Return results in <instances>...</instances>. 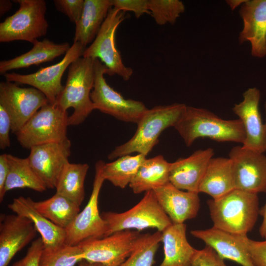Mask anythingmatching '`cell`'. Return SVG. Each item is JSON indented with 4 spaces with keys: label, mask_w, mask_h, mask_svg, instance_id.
Masks as SVG:
<instances>
[{
    "label": "cell",
    "mask_w": 266,
    "mask_h": 266,
    "mask_svg": "<svg viewBox=\"0 0 266 266\" xmlns=\"http://www.w3.org/2000/svg\"><path fill=\"white\" fill-rule=\"evenodd\" d=\"M33 44V47L29 51L10 60L1 61L0 74H5L12 69L51 62L66 54L71 46L67 42L57 44L46 38L41 41L36 40Z\"/></svg>",
    "instance_id": "cell-25"
},
{
    "label": "cell",
    "mask_w": 266,
    "mask_h": 266,
    "mask_svg": "<svg viewBox=\"0 0 266 266\" xmlns=\"http://www.w3.org/2000/svg\"><path fill=\"white\" fill-rule=\"evenodd\" d=\"M113 7L120 11L133 12L136 18L145 13L150 14L148 0H112Z\"/></svg>",
    "instance_id": "cell-38"
},
{
    "label": "cell",
    "mask_w": 266,
    "mask_h": 266,
    "mask_svg": "<svg viewBox=\"0 0 266 266\" xmlns=\"http://www.w3.org/2000/svg\"><path fill=\"white\" fill-rule=\"evenodd\" d=\"M125 18V12L112 7L96 38L85 48L82 57L99 59L106 67L107 74L111 76L116 74L127 81L132 76L133 70L123 63L115 41L117 29Z\"/></svg>",
    "instance_id": "cell-9"
},
{
    "label": "cell",
    "mask_w": 266,
    "mask_h": 266,
    "mask_svg": "<svg viewBox=\"0 0 266 266\" xmlns=\"http://www.w3.org/2000/svg\"><path fill=\"white\" fill-rule=\"evenodd\" d=\"M233 164L234 188L258 194L266 193V156L241 146L229 153Z\"/></svg>",
    "instance_id": "cell-13"
},
{
    "label": "cell",
    "mask_w": 266,
    "mask_h": 266,
    "mask_svg": "<svg viewBox=\"0 0 266 266\" xmlns=\"http://www.w3.org/2000/svg\"><path fill=\"white\" fill-rule=\"evenodd\" d=\"M207 204L213 227L235 235H247L260 215L258 194L236 189Z\"/></svg>",
    "instance_id": "cell-2"
},
{
    "label": "cell",
    "mask_w": 266,
    "mask_h": 266,
    "mask_svg": "<svg viewBox=\"0 0 266 266\" xmlns=\"http://www.w3.org/2000/svg\"><path fill=\"white\" fill-rule=\"evenodd\" d=\"M140 235L137 231H121L102 238L85 240L78 245L83 260L119 266L131 255Z\"/></svg>",
    "instance_id": "cell-11"
},
{
    "label": "cell",
    "mask_w": 266,
    "mask_h": 266,
    "mask_svg": "<svg viewBox=\"0 0 266 266\" xmlns=\"http://www.w3.org/2000/svg\"><path fill=\"white\" fill-rule=\"evenodd\" d=\"M85 48L79 42H73L62 60L56 64L31 74L13 72L6 73L4 76L7 81L29 85L38 89L50 103L54 104L64 88L61 81L65 71L73 62L82 57Z\"/></svg>",
    "instance_id": "cell-12"
},
{
    "label": "cell",
    "mask_w": 266,
    "mask_h": 266,
    "mask_svg": "<svg viewBox=\"0 0 266 266\" xmlns=\"http://www.w3.org/2000/svg\"><path fill=\"white\" fill-rule=\"evenodd\" d=\"M101 216L106 225L105 236L121 231L139 232L149 228L162 232L172 223L160 205L153 190L145 192L139 202L126 211L103 212Z\"/></svg>",
    "instance_id": "cell-5"
},
{
    "label": "cell",
    "mask_w": 266,
    "mask_h": 266,
    "mask_svg": "<svg viewBox=\"0 0 266 266\" xmlns=\"http://www.w3.org/2000/svg\"><path fill=\"white\" fill-rule=\"evenodd\" d=\"M187 105L175 103L147 109L139 120L137 130L132 137L116 147L108 155L113 160L134 152L146 156L158 142L162 132L173 127L184 114Z\"/></svg>",
    "instance_id": "cell-3"
},
{
    "label": "cell",
    "mask_w": 266,
    "mask_h": 266,
    "mask_svg": "<svg viewBox=\"0 0 266 266\" xmlns=\"http://www.w3.org/2000/svg\"><path fill=\"white\" fill-rule=\"evenodd\" d=\"M262 222L259 228V233L262 238H266V202L260 210Z\"/></svg>",
    "instance_id": "cell-42"
},
{
    "label": "cell",
    "mask_w": 266,
    "mask_h": 266,
    "mask_svg": "<svg viewBox=\"0 0 266 266\" xmlns=\"http://www.w3.org/2000/svg\"><path fill=\"white\" fill-rule=\"evenodd\" d=\"M174 128L188 147L199 138L242 144L245 139L244 128L240 119H223L206 109L190 106H187Z\"/></svg>",
    "instance_id": "cell-1"
},
{
    "label": "cell",
    "mask_w": 266,
    "mask_h": 266,
    "mask_svg": "<svg viewBox=\"0 0 266 266\" xmlns=\"http://www.w3.org/2000/svg\"><path fill=\"white\" fill-rule=\"evenodd\" d=\"M33 202L30 197L20 196L14 199L8 207L16 214L26 217L33 222L40 234L44 249H54L65 244L66 230L40 214L34 207Z\"/></svg>",
    "instance_id": "cell-22"
},
{
    "label": "cell",
    "mask_w": 266,
    "mask_h": 266,
    "mask_svg": "<svg viewBox=\"0 0 266 266\" xmlns=\"http://www.w3.org/2000/svg\"><path fill=\"white\" fill-rule=\"evenodd\" d=\"M243 21L240 43L248 41L254 57L266 56V0H245L239 11Z\"/></svg>",
    "instance_id": "cell-18"
},
{
    "label": "cell",
    "mask_w": 266,
    "mask_h": 266,
    "mask_svg": "<svg viewBox=\"0 0 266 266\" xmlns=\"http://www.w3.org/2000/svg\"><path fill=\"white\" fill-rule=\"evenodd\" d=\"M247 249L255 266H266V238L263 241L251 239L247 235H238Z\"/></svg>",
    "instance_id": "cell-35"
},
{
    "label": "cell",
    "mask_w": 266,
    "mask_h": 266,
    "mask_svg": "<svg viewBox=\"0 0 266 266\" xmlns=\"http://www.w3.org/2000/svg\"><path fill=\"white\" fill-rule=\"evenodd\" d=\"M95 79L91 93L95 109L127 122L137 123L147 110L140 101L125 99L106 82L104 75L107 73L104 65L94 60Z\"/></svg>",
    "instance_id": "cell-8"
},
{
    "label": "cell",
    "mask_w": 266,
    "mask_h": 266,
    "mask_svg": "<svg viewBox=\"0 0 266 266\" xmlns=\"http://www.w3.org/2000/svg\"><path fill=\"white\" fill-rule=\"evenodd\" d=\"M112 7V0H84L81 17L75 24L73 42L85 48L92 43Z\"/></svg>",
    "instance_id": "cell-24"
},
{
    "label": "cell",
    "mask_w": 266,
    "mask_h": 266,
    "mask_svg": "<svg viewBox=\"0 0 266 266\" xmlns=\"http://www.w3.org/2000/svg\"><path fill=\"white\" fill-rule=\"evenodd\" d=\"M37 231L28 218L17 214L0 216V266H7L15 255L35 237Z\"/></svg>",
    "instance_id": "cell-17"
},
{
    "label": "cell",
    "mask_w": 266,
    "mask_h": 266,
    "mask_svg": "<svg viewBox=\"0 0 266 266\" xmlns=\"http://www.w3.org/2000/svg\"><path fill=\"white\" fill-rule=\"evenodd\" d=\"M192 266H226L224 259L210 246L206 245L201 250H197L192 262Z\"/></svg>",
    "instance_id": "cell-36"
},
{
    "label": "cell",
    "mask_w": 266,
    "mask_h": 266,
    "mask_svg": "<svg viewBox=\"0 0 266 266\" xmlns=\"http://www.w3.org/2000/svg\"><path fill=\"white\" fill-rule=\"evenodd\" d=\"M8 172L7 154L0 155V194L2 193Z\"/></svg>",
    "instance_id": "cell-41"
},
{
    "label": "cell",
    "mask_w": 266,
    "mask_h": 266,
    "mask_svg": "<svg viewBox=\"0 0 266 266\" xmlns=\"http://www.w3.org/2000/svg\"><path fill=\"white\" fill-rule=\"evenodd\" d=\"M146 159V156L141 154L134 156L127 155L113 162L104 163L102 173L105 180L121 189L126 188Z\"/></svg>",
    "instance_id": "cell-31"
},
{
    "label": "cell",
    "mask_w": 266,
    "mask_h": 266,
    "mask_svg": "<svg viewBox=\"0 0 266 266\" xmlns=\"http://www.w3.org/2000/svg\"><path fill=\"white\" fill-rule=\"evenodd\" d=\"M260 90L250 88L243 94V100L232 108L243 125L245 139L242 146L261 153L266 151V131L259 111Z\"/></svg>",
    "instance_id": "cell-16"
},
{
    "label": "cell",
    "mask_w": 266,
    "mask_h": 266,
    "mask_svg": "<svg viewBox=\"0 0 266 266\" xmlns=\"http://www.w3.org/2000/svg\"><path fill=\"white\" fill-rule=\"evenodd\" d=\"M150 14L159 25L174 24L185 10L179 0H148Z\"/></svg>",
    "instance_id": "cell-34"
},
{
    "label": "cell",
    "mask_w": 266,
    "mask_h": 266,
    "mask_svg": "<svg viewBox=\"0 0 266 266\" xmlns=\"http://www.w3.org/2000/svg\"><path fill=\"white\" fill-rule=\"evenodd\" d=\"M95 79L92 59L81 57L68 67L66 84L54 104L65 111L73 108V112L68 117V126L81 124L95 110L90 97Z\"/></svg>",
    "instance_id": "cell-4"
},
{
    "label": "cell",
    "mask_w": 266,
    "mask_h": 266,
    "mask_svg": "<svg viewBox=\"0 0 266 266\" xmlns=\"http://www.w3.org/2000/svg\"><path fill=\"white\" fill-rule=\"evenodd\" d=\"M36 210L54 224L66 229L80 212V206L70 199L55 193L44 200L34 201Z\"/></svg>",
    "instance_id": "cell-29"
},
{
    "label": "cell",
    "mask_w": 266,
    "mask_h": 266,
    "mask_svg": "<svg viewBox=\"0 0 266 266\" xmlns=\"http://www.w3.org/2000/svg\"><path fill=\"white\" fill-rule=\"evenodd\" d=\"M12 120L6 108L0 103V148L4 149L10 146L9 136L11 132Z\"/></svg>",
    "instance_id": "cell-40"
},
{
    "label": "cell",
    "mask_w": 266,
    "mask_h": 266,
    "mask_svg": "<svg viewBox=\"0 0 266 266\" xmlns=\"http://www.w3.org/2000/svg\"><path fill=\"white\" fill-rule=\"evenodd\" d=\"M43 249L41 237L33 240L22 259L15 262L12 266H38L40 256Z\"/></svg>",
    "instance_id": "cell-39"
},
{
    "label": "cell",
    "mask_w": 266,
    "mask_h": 266,
    "mask_svg": "<svg viewBox=\"0 0 266 266\" xmlns=\"http://www.w3.org/2000/svg\"><path fill=\"white\" fill-rule=\"evenodd\" d=\"M68 114L50 103L39 109L16 135L26 149L44 144L63 142L67 137Z\"/></svg>",
    "instance_id": "cell-6"
},
{
    "label": "cell",
    "mask_w": 266,
    "mask_h": 266,
    "mask_svg": "<svg viewBox=\"0 0 266 266\" xmlns=\"http://www.w3.org/2000/svg\"><path fill=\"white\" fill-rule=\"evenodd\" d=\"M171 163L162 155L146 159L129 184L134 194L154 190L169 182Z\"/></svg>",
    "instance_id": "cell-27"
},
{
    "label": "cell",
    "mask_w": 266,
    "mask_h": 266,
    "mask_svg": "<svg viewBox=\"0 0 266 266\" xmlns=\"http://www.w3.org/2000/svg\"><path fill=\"white\" fill-rule=\"evenodd\" d=\"M49 100L35 88H22L11 82L0 83V103L12 120L11 133H16Z\"/></svg>",
    "instance_id": "cell-14"
},
{
    "label": "cell",
    "mask_w": 266,
    "mask_h": 266,
    "mask_svg": "<svg viewBox=\"0 0 266 266\" xmlns=\"http://www.w3.org/2000/svg\"><path fill=\"white\" fill-rule=\"evenodd\" d=\"M12 6V3L9 0H0V16L10 10Z\"/></svg>",
    "instance_id": "cell-43"
},
{
    "label": "cell",
    "mask_w": 266,
    "mask_h": 266,
    "mask_svg": "<svg viewBox=\"0 0 266 266\" xmlns=\"http://www.w3.org/2000/svg\"><path fill=\"white\" fill-rule=\"evenodd\" d=\"M164 258L159 266H192L197 249L189 243L184 223H172L162 232Z\"/></svg>",
    "instance_id": "cell-23"
},
{
    "label": "cell",
    "mask_w": 266,
    "mask_h": 266,
    "mask_svg": "<svg viewBox=\"0 0 266 266\" xmlns=\"http://www.w3.org/2000/svg\"><path fill=\"white\" fill-rule=\"evenodd\" d=\"M162 233L140 235L129 257L119 266H153L154 257L162 242Z\"/></svg>",
    "instance_id": "cell-32"
},
{
    "label": "cell",
    "mask_w": 266,
    "mask_h": 266,
    "mask_svg": "<svg viewBox=\"0 0 266 266\" xmlns=\"http://www.w3.org/2000/svg\"><path fill=\"white\" fill-rule=\"evenodd\" d=\"M191 233L213 248L224 260L234 261L242 266H255L238 235L213 227L205 230H192Z\"/></svg>",
    "instance_id": "cell-21"
},
{
    "label": "cell",
    "mask_w": 266,
    "mask_h": 266,
    "mask_svg": "<svg viewBox=\"0 0 266 266\" xmlns=\"http://www.w3.org/2000/svg\"><path fill=\"white\" fill-rule=\"evenodd\" d=\"M233 164L230 158L213 157L200 186L199 193L218 199L234 190Z\"/></svg>",
    "instance_id": "cell-26"
},
{
    "label": "cell",
    "mask_w": 266,
    "mask_h": 266,
    "mask_svg": "<svg viewBox=\"0 0 266 266\" xmlns=\"http://www.w3.org/2000/svg\"><path fill=\"white\" fill-rule=\"evenodd\" d=\"M245 0H227L226 2L231 7L232 10L237 8L239 6L241 5L245 2Z\"/></svg>",
    "instance_id": "cell-44"
},
{
    "label": "cell",
    "mask_w": 266,
    "mask_h": 266,
    "mask_svg": "<svg viewBox=\"0 0 266 266\" xmlns=\"http://www.w3.org/2000/svg\"><path fill=\"white\" fill-rule=\"evenodd\" d=\"M89 168L87 164L68 162L58 179L55 187L56 193L70 199L80 206L85 198L84 182Z\"/></svg>",
    "instance_id": "cell-30"
},
{
    "label": "cell",
    "mask_w": 266,
    "mask_h": 266,
    "mask_svg": "<svg viewBox=\"0 0 266 266\" xmlns=\"http://www.w3.org/2000/svg\"><path fill=\"white\" fill-rule=\"evenodd\" d=\"M104 163L99 160L95 164V175L90 199L83 209L65 229L66 245L76 246L85 240L100 238L105 235L106 223L98 207L100 193L105 181L102 173Z\"/></svg>",
    "instance_id": "cell-10"
},
{
    "label": "cell",
    "mask_w": 266,
    "mask_h": 266,
    "mask_svg": "<svg viewBox=\"0 0 266 266\" xmlns=\"http://www.w3.org/2000/svg\"><path fill=\"white\" fill-rule=\"evenodd\" d=\"M83 260L78 245H64L54 249H45L40 256L38 266H74Z\"/></svg>",
    "instance_id": "cell-33"
},
{
    "label": "cell",
    "mask_w": 266,
    "mask_h": 266,
    "mask_svg": "<svg viewBox=\"0 0 266 266\" xmlns=\"http://www.w3.org/2000/svg\"><path fill=\"white\" fill-rule=\"evenodd\" d=\"M153 191L172 223H184L197 215L200 205L199 193L183 191L170 182Z\"/></svg>",
    "instance_id": "cell-20"
},
{
    "label": "cell",
    "mask_w": 266,
    "mask_h": 266,
    "mask_svg": "<svg viewBox=\"0 0 266 266\" xmlns=\"http://www.w3.org/2000/svg\"><path fill=\"white\" fill-rule=\"evenodd\" d=\"M265 108L266 114V101L265 102ZM265 125L266 131V122L265 123Z\"/></svg>",
    "instance_id": "cell-46"
},
{
    "label": "cell",
    "mask_w": 266,
    "mask_h": 266,
    "mask_svg": "<svg viewBox=\"0 0 266 266\" xmlns=\"http://www.w3.org/2000/svg\"><path fill=\"white\" fill-rule=\"evenodd\" d=\"M8 172L4 189L0 194V201H2L5 194L18 188H28L38 192L47 189L31 166L28 158H20L7 154Z\"/></svg>",
    "instance_id": "cell-28"
},
{
    "label": "cell",
    "mask_w": 266,
    "mask_h": 266,
    "mask_svg": "<svg viewBox=\"0 0 266 266\" xmlns=\"http://www.w3.org/2000/svg\"><path fill=\"white\" fill-rule=\"evenodd\" d=\"M214 154L213 149L209 147L171 163L169 182L180 190L199 193L200 184Z\"/></svg>",
    "instance_id": "cell-19"
},
{
    "label": "cell",
    "mask_w": 266,
    "mask_h": 266,
    "mask_svg": "<svg viewBox=\"0 0 266 266\" xmlns=\"http://www.w3.org/2000/svg\"><path fill=\"white\" fill-rule=\"evenodd\" d=\"M69 139L31 148L27 157L32 169L47 189L55 188L59 177L71 153Z\"/></svg>",
    "instance_id": "cell-15"
},
{
    "label": "cell",
    "mask_w": 266,
    "mask_h": 266,
    "mask_svg": "<svg viewBox=\"0 0 266 266\" xmlns=\"http://www.w3.org/2000/svg\"><path fill=\"white\" fill-rule=\"evenodd\" d=\"M19 9L0 23V42L24 40L33 44L46 35L48 23L44 0H17Z\"/></svg>",
    "instance_id": "cell-7"
},
{
    "label": "cell",
    "mask_w": 266,
    "mask_h": 266,
    "mask_svg": "<svg viewBox=\"0 0 266 266\" xmlns=\"http://www.w3.org/2000/svg\"><path fill=\"white\" fill-rule=\"evenodd\" d=\"M78 264V266H107L100 263L89 262L85 260H82Z\"/></svg>",
    "instance_id": "cell-45"
},
{
    "label": "cell",
    "mask_w": 266,
    "mask_h": 266,
    "mask_svg": "<svg viewBox=\"0 0 266 266\" xmlns=\"http://www.w3.org/2000/svg\"><path fill=\"white\" fill-rule=\"evenodd\" d=\"M58 11L66 15L75 24L80 19L84 6V0H54Z\"/></svg>",
    "instance_id": "cell-37"
}]
</instances>
